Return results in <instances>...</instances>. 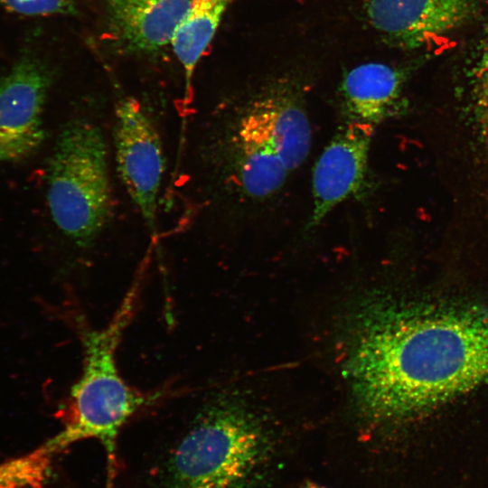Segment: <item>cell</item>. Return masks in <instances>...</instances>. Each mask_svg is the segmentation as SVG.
Masks as SVG:
<instances>
[{
	"label": "cell",
	"mask_w": 488,
	"mask_h": 488,
	"mask_svg": "<svg viewBox=\"0 0 488 488\" xmlns=\"http://www.w3.org/2000/svg\"><path fill=\"white\" fill-rule=\"evenodd\" d=\"M474 92L477 117L488 128V37L475 72Z\"/></svg>",
	"instance_id": "cell-15"
},
{
	"label": "cell",
	"mask_w": 488,
	"mask_h": 488,
	"mask_svg": "<svg viewBox=\"0 0 488 488\" xmlns=\"http://www.w3.org/2000/svg\"><path fill=\"white\" fill-rule=\"evenodd\" d=\"M488 131V130H487Z\"/></svg>",
	"instance_id": "cell-17"
},
{
	"label": "cell",
	"mask_w": 488,
	"mask_h": 488,
	"mask_svg": "<svg viewBox=\"0 0 488 488\" xmlns=\"http://www.w3.org/2000/svg\"><path fill=\"white\" fill-rule=\"evenodd\" d=\"M192 0H107L111 34L132 52H154L168 43Z\"/></svg>",
	"instance_id": "cell-10"
},
{
	"label": "cell",
	"mask_w": 488,
	"mask_h": 488,
	"mask_svg": "<svg viewBox=\"0 0 488 488\" xmlns=\"http://www.w3.org/2000/svg\"><path fill=\"white\" fill-rule=\"evenodd\" d=\"M474 7L475 0H370L367 14L389 42L411 49L461 26Z\"/></svg>",
	"instance_id": "cell-8"
},
{
	"label": "cell",
	"mask_w": 488,
	"mask_h": 488,
	"mask_svg": "<svg viewBox=\"0 0 488 488\" xmlns=\"http://www.w3.org/2000/svg\"><path fill=\"white\" fill-rule=\"evenodd\" d=\"M136 289L125 298L111 322L102 329L80 325L83 366L70 389L67 426L48 443V451L87 438L100 441L113 454L117 436L127 421L159 395L143 393L122 378L116 361L120 335L130 318Z\"/></svg>",
	"instance_id": "cell-4"
},
{
	"label": "cell",
	"mask_w": 488,
	"mask_h": 488,
	"mask_svg": "<svg viewBox=\"0 0 488 488\" xmlns=\"http://www.w3.org/2000/svg\"><path fill=\"white\" fill-rule=\"evenodd\" d=\"M403 75L387 64L371 62L353 68L344 77L341 94L351 121L373 126L401 108Z\"/></svg>",
	"instance_id": "cell-12"
},
{
	"label": "cell",
	"mask_w": 488,
	"mask_h": 488,
	"mask_svg": "<svg viewBox=\"0 0 488 488\" xmlns=\"http://www.w3.org/2000/svg\"><path fill=\"white\" fill-rule=\"evenodd\" d=\"M374 126L350 121L318 158L313 172L314 208L307 229L317 226L334 207L363 187Z\"/></svg>",
	"instance_id": "cell-7"
},
{
	"label": "cell",
	"mask_w": 488,
	"mask_h": 488,
	"mask_svg": "<svg viewBox=\"0 0 488 488\" xmlns=\"http://www.w3.org/2000/svg\"><path fill=\"white\" fill-rule=\"evenodd\" d=\"M230 152L234 182L249 197L265 199L284 185L289 172L271 145L252 103L235 127Z\"/></svg>",
	"instance_id": "cell-9"
},
{
	"label": "cell",
	"mask_w": 488,
	"mask_h": 488,
	"mask_svg": "<svg viewBox=\"0 0 488 488\" xmlns=\"http://www.w3.org/2000/svg\"><path fill=\"white\" fill-rule=\"evenodd\" d=\"M230 0H192L172 39L173 51L184 73L183 105L192 102L195 68L211 42Z\"/></svg>",
	"instance_id": "cell-13"
},
{
	"label": "cell",
	"mask_w": 488,
	"mask_h": 488,
	"mask_svg": "<svg viewBox=\"0 0 488 488\" xmlns=\"http://www.w3.org/2000/svg\"><path fill=\"white\" fill-rule=\"evenodd\" d=\"M46 186L56 227L77 246H90L113 211L108 145L96 123L74 117L62 126L49 158Z\"/></svg>",
	"instance_id": "cell-3"
},
{
	"label": "cell",
	"mask_w": 488,
	"mask_h": 488,
	"mask_svg": "<svg viewBox=\"0 0 488 488\" xmlns=\"http://www.w3.org/2000/svg\"><path fill=\"white\" fill-rule=\"evenodd\" d=\"M258 111L268 139L290 173L309 154L312 131L307 114L292 89L276 86L252 102Z\"/></svg>",
	"instance_id": "cell-11"
},
{
	"label": "cell",
	"mask_w": 488,
	"mask_h": 488,
	"mask_svg": "<svg viewBox=\"0 0 488 488\" xmlns=\"http://www.w3.org/2000/svg\"><path fill=\"white\" fill-rule=\"evenodd\" d=\"M307 488H323V487H320V486H317V485H314V484H310V485H308Z\"/></svg>",
	"instance_id": "cell-16"
},
{
	"label": "cell",
	"mask_w": 488,
	"mask_h": 488,
	"mask_svg": "<svg viewBox=\"0 0 488 488\" xmlns=\"http://www.w3.org/2000/svg\"><path fill=\"white\" fill-rule=\"evenodd\" d=\"M267 436L243 402L218 395L198 409L164 465V488H243L262 462Z\"/></svg>",
	"instance_id": "cell-2"
},
{
	"label": "cell",
	"mask_w": 488,
	"mask_h": 488,
	"mask_svg": "<svg viewBox=\"0 0 488 488\" xmlns=\"http://www.w3.org/2000/svg\"><path fill=\"white\" fill-rule=\"evenodd\" d=\"M347 361L359 405L395 422L488 383V307L379 300L361 310Z\"/></svg>",
	"instance_id": "cell-1"
},
{
	"label": "cell",
	"mask_w": 488,
	"mask_h": 488,
	"mask_svg": "<svg viewBox=\"0 0 488 488\" xmlns=\"http://www.w3.org/2000/svg\"><path fill=\"white\" fill-rule=\"evenodd\" d=\"M113 138L118 175L150 233L155 236L164 157L160 136L136 99L125 98L117 104Z\"/></svg>",
	"instance_id": "cell-5"
},
{
	"label": "cell",
	"mask_w": 488,
	"mask_h": 488,
	"mask_svg": "<svg viewBox=\"0 0 488 488\" xmlns=\"http://www.w3.org/2000/svg\"><path fill=\"white\" fill-rule=\"evenodd\" d=\"M52 80L48 67L31 55L20 58L0 77V163L24 159L43 143V111Z\"/></svg>",
	"instance_id": "cell-6"
},
{
	"label": "cell",
	"mask_w": 488,
	"mask_h": 488,
	"mask_svg": "<svg viewBox=\"0 0 488 488\" xmlns=\"http://www.w3.org/2000/svg\"><path fill=\"white\" fill-rule=\"evenodd\" d=\"M10 12L41 16L70 14L74 11L76 0H0Z\"/></svg>",
	"instance_id": "cell-14"
}]
</instances>
